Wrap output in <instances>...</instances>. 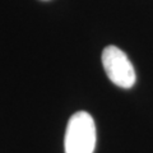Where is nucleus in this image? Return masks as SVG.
<instances>
[{
	"mask_svg": "<svg viewBox=\"0 0 153 153\" xmlns=\"http://www.w3.org/2000/svg\"><path fill=\"white\" fill-rule=\"evenodd\" d=\"M102 65L110 80L121 88H131L137 80L135 70L129 57L116 46H107L102 51Z\"/></svg>",
	"mask_w": 153,
	"mask_h": 153,
	"instance_id": "nucleus-2",
	"label": "nucleus"
},
{
	"mask_svg": "<svg viewBox=\"0 0 153 153\" xmlns=\"http://www.w3.org/2000/svg\"><path fill=\"white\" fill-rule=\"evenodd\" d=\"M96 125L88 112L78 111L69 119L64 147L65 153H93L96 148Z\"/></svg>",
	"mask_w": 153,
	"mask_h": 153,
	"instance_id": "nucleus-1",
	"label": "nucleus"
}]
</instances>
